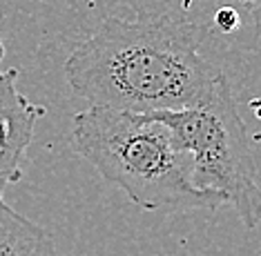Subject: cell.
I'll return each mask as SVG.
<instances>
[{
    "label": "cell",
    "mask_w": 261,
    "mask_h": 256,
    "mask_svg": "<svg viewBox=\"0 0 261 256\" xmlns=\"http://www.w3.org/2000/svg\"><path fill=\"white\" fill-rule=\"evenodd\" d=\"M221 74L199 51L197 29L174 16L105 18L65 61V78L90 107L129 114L197 105Z\"/></svg>",
    "instance_id": "cell-1"
},
{
    "label": "cell",
    "mask_w": 261,
    "mask_h": 256,
    "mask_svg": "<svg viewBox=\"0 0 261 256\" xmlns=\"http://www.w3.org/2000/svg\"><path fill=\"white\" fill-rule=\"evenodd\" d=\"M215 22L221 32H234L239 27V16L234 14V9H219L217 16H215Z\"/></svg>",
    "instance_id": "cell-6"
},
{
    "label": "cell",
    "mask_w": 261,
    "mask_h": 256,
    "mask_svg": "<svg viewBox=\"0 0 261 256\" xmlns=\"http://www.w3.org/2000/svg\"><path fill=\"white\" fill-rule=\"evenodd\" d=\"M18 71H7L0 80V196L20 181L22 160L34 140L38 121L47 109L25 98L16 87Z\"/></svg>",
    "instance_id": "cell-4"
},
{
    "label": "cell",
    "mask_w": 261,
    "mask_h": 256,
    "mask_svg": "<svg viewBox=\"0 0 261 256\" xmlns=\"http://www.w3.org/2000/svg\"><path fill=\"white\" fill-rule=\"evenodd\" d=\"M0 256H61L43 225L22 216L0 196Z\"/></svg>",
    "instance_id": "cell-5"
},
{
    "label": "cell",
    "mask_w": 261,
    "mask_h": 256,
    "mask_svg": "<svg viewBox=\"0 0 261 256\" xmlns=\"http://www.w3.org/2000/svg\"><path fill=\"white\" fill-rule=\"evenodd\" d=\"M3 58H5V45H3V38H0V63H3ZM7 76V71H3L0 69V80Z\"/></svg>",
    "instance_id": "cell-7"
},
{
    "label": "cell",
    "mask_w": 261,
    "mask_h": 256,
    "mask_svg": "<svg viewBox=\"0 0 261 256\" xmlns=\"http://www.w3.org/2000/svg\"><path fill=\"white\" fill-rule=\"evenodd\" d=\"M72 140L105 181L145 212L225 205L221 194L194 185L190 154L176 145L168 125L152 114L90 107L74 116Z\"/></svg>",
    "instance_id": "cell-2"
},
{
    "label": "cell",
    "mask_w": 261,
    "mask_h": 256,
    "mask_svg": "<svg viewBox=\"0 0 261 256\" xmlns=\"http://www.w3.org/2000/svg\"><path fill=\"white\" fill-rule=\"evenodd\" d=\"M228 3H232V5H250V3H254V0H228Z\"/></svg>",
    "instance_id": "cell-8"
},
{
    "label": "cell",
    "mask_w": 261,
    "mask_h": 256,
    "mask_svg": "<svg viewBox=\"0 0 261 256\" xmlns=\"http://www.w3.org/2000/svg\"><path fill=\"white\" fill-rule=\"evenodd\" d=\"M152 116L168 125L176 145L190 154L194 185L221 194L225 203L237 210L243 227H257L261 223L257 165L223 71L197 105L174 111H154Z\"/></svg>",
    "instance_id": "cell-3"
}]
</instances>
